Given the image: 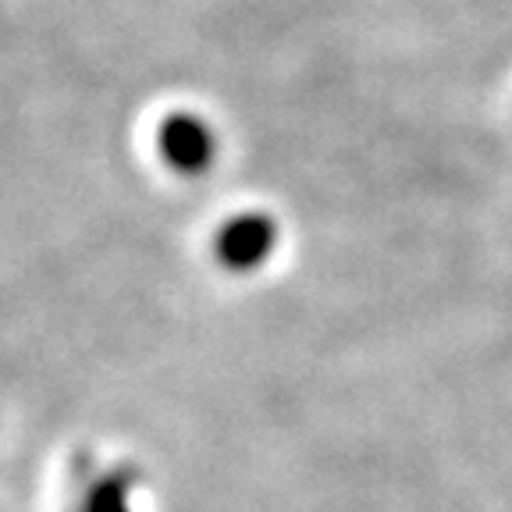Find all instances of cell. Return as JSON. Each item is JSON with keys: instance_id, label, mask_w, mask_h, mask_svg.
Masks as SVG:
<instances>
[{"instance_id": "obj_1", "label": "cell", "mask_w": 512, "mask_h": 512, "mask_svg": "<svg viewBox=\"0 0 512 512\" xmlns=\"http://www.w3.org/2000/svg\"><path fill=\"white\" fill-rule=\"evenodd\" d=\"M274 242H278V228L267 214H239L228 224H221V232L214 239L217 264L228 271H256L271 256Z\"/></svg>"}, {"instance_id": "obj_3", "label": "cell", "mask_w": 512, "mask_h": 512, "mask_svg": "<svg viewBox=\"0 0 512 512\" xmlns=\"http://www.w3.org/2000/svg\"><path fill=\"white\" fill-rule=\"evenodd\" d=\"M79 512H132V473H107L86 491Z\"/></svg>"}, {"instance_id": "obj_2", "label": "cell", "mask_w": 512, "mask_h": 512, "mask_svg": "<svg viewBox=\"0 0 512 512\" xmlns=\"http://www.w3.org/2000/svg\"><path fill=\"white\" fill-rule=\"evenodd\" d=\"M160 157L168 160L178 175H203L214 160V132L192 114H171L160 125Z\"/></svg>"}]
</instances>
